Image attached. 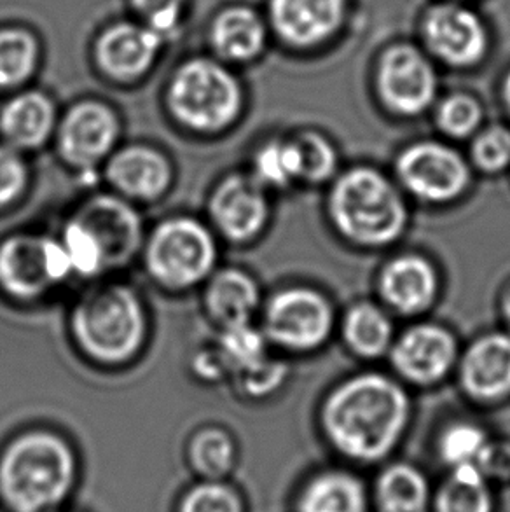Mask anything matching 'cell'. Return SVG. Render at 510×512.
Listing matches in <instances>:
<instances>
[{
	"label": "cell",
	"instance_id": "29",
	"mask_svg": "<svg viewBox=\"0 0 510 512\" xmlns=\"http://www.w3.org/2000/svg\"><path fill=\"white\" fill-rule=\"evenodd\" d=\"M215 348L228 373L240 374L268 359L266 338L261 331L247 324L221 327Z\"/></svg>",
	"mask_w": 510,
	"mask_h": 512
},
{
	"label": "cell",
	"instance_id": "11",
	"mask_svg": "<svg viewBox=\"0 0 510 512\" xmlns=\"http://www.w3.org/2000/svg\"><path fill=\"white\" fill-rule=\"evenodd\" d=\"M208 212L224 238L236 243L249 242L268 221V198L252 175L233 173L215 187Z\"/></svg>",
	"mask_w": 510,
	"mask_h": 512
},
{
	"label": "cell",
	"instance_id": "6",
	"mask_svg": "<svg viewBox=\"0 0 510 512\" xmlns=\"http://www.w3.org/2000/svg\"><path fill=\"white\" fill-rule=\"evenodd\" d=\"M217 242L207 224L175 215L159 222L147 238L145 268L166 289H189L207 282L217 264Z\"/></svg>",
	"mask_w": 510,
	"mask_h": 512
},
{
	"label": "cell",
	"instance_id": "35",
	"mask_svg": "<svg viewBox=\"0 0 510 512\" xmlns=\"http://www.w3.org/2000/svg\"><path fill=\"white\" fill-rule=\"evenodd\" d=\"M481 118V107L467 95L446 98L437 111V123L451 137H467L479 126Z\"/></svg>",
	"mask_w": 510,
	"mask_h": 512
},
{
	"label": "cell",
	"instance_id": "7",
	"mask_svg": "<svg viewBox=\"0 0 510 512\" xmlns=\"http://www.w3.org/2000/svg\"><path fill=\"white\" fill-rule=\"evenodd\" d=\"M74 277L60 238L14 235L0 243V289L11 298L35 299Z\"/></svg>",
	"mask_w": 510,
	"mask_h": 512
},
{
	"label": "cell",
	"instance_id": "5",
	"mask_svg": "<svg viewBox=\"0 0 510 512\" xmlns=\"http://www.w3.org/2000/svg\"><path fill=\"white\" fill-rule=\"evenodd\" d=\"M166 98L173 118L196 133L226 130L242 109V90L236 77L207 58L184 63L173 74Z\"/></svg>",
	"mask_w": 510,
	"mask_h": 512
},
{
	"label": "cell",
	"instance_id": "40",
	"mask_svg": "<svg viewBox=\"0 0 510 512\" xmlns=\"http://www.w3.org/2000/svg\"><path fill=\"white\" fill-rule=\"evenodd\" d=\"M283 378H285V366L276 360L269 359L245 373L236 374L238 385L242 387L245 394L252 395V397L273 392L282 383Z\"/></svg>",
	"mask_w": 510,
	"mask_h": 512
},
{
	"label": "cell",
	"instance_id": "13",
	"mask_svg": "<svg viewBox=\"0 0 510 512\" xmlns=\"http://www.w3.org/2000/svg\"><path fill=\"white\" fill-rule=\"evenodd\" d=\"M423 35L432 53L449 65H472L488 49V34L481 18L455 4L434 7L423 25Z\"/></svg>",
	"mask_w": 510,
	"mask_h": 512
},
{
	"label": "cell",
	"instance_id": "32",
	"mask_svg": "<svg viewBox=\"0 0 510 512\" xmlns=\"http://www.w3.org/2000/svg\"><path fill=\"white\" fill-rule=\"evenodd\" d=\"M58 238L67 252L74 275L95 278L109 270L104 247L98 242L97 236L91 233V229L76 217H70L65 222Z\"/></svg>",
	"mask_w": 510,
	"mask_h": 512
},
{
	"label": "cell",
	"instance_id": "33",
	"mask_svg": "<svg viewBox=\"0 0 510 512\" xmlns=\"http://www.w3.org/2000/svg\"><path fill=\"white\" fill-rule=\"evenodd\" d=\"M301 151L297 142L273 140L257 151L254 158V177L264 189L287 187L301 177Z\"/></svg>",
	"mask_w": 510,
	"mask_h": 512
},
{
	"label": "cell",
	"instance_id": "26",
	"mask_svg": "<svg viewBox=\"0 0 510 512\" xmlns=\"http://www.w3.org/2000/svg\"><path fill=\"white\" fill-rule=\"evenodd\" d=\"M490 479L479 465L449 469L448 478L434 492L432 512H493Z\"/></svg>",
	"mask_w": 510,
	"mask_h": 512
},
{
	"label": "cell",
	"instance_id": "2",
	"mask_svg": "<svg viewBox=\"0 0 510 512\" xmlns=\"http://www.w3.org/2000/svg\"><path fill=\"white\" fill-rule=\"evenodd\" d=\"M79 479L77 451L53 430H25L0 450V506L7 512L69 507Z\"/></svg>",
	"mask_w": 510,
	"mask_h": 512
},
{
	"label": "cell",
	"instance_id": "4",
	"mask_svg": "<svg viewBox=\"0 0 510 512\" xmlns=\"http://www.w3.org/2000/svg\"><path fill=\"white\" fill-rule=\"evenodd\" d=\"M332 221L339 231L360 245H386L399 238L407 212L399 191L369 168L346 173L331 196Z\"/></svg>",
	"mask_w": 510,
	"mask_h": 512
},
{
	"label": "cell",
	"instance_id": "21",
	"mask_svg": "<svg viewBox=\"0 0 510 512\" xmlns=\"http://www.w3.org/2000/svg\"><path fill=\"white\" fill-rule=\"evenodd\" d=\"M205 310L219 327L247 324L259 308V287L249 273L235 268L214 271L205 285Z\"/></svg>",
	"mask_w": 510,
	"mask_h": 512
},
{
	"label": "cell",
	"instance_id": "14",
	"mask_svg": "<svg viewBox=\"0 0 510 512\" xmlns=\"http://www.w3.org/2000/svg\"><path fill=\"white\" fill-rule=\"evenodd\" d=\"M105 179L125 200L152 203L172 184V165L156 147L131 144L112 153L105 167Z\"/></svg>",
	"mask_w": 510,
	"mask_h": 512
},
{
	"label": "cell",
	"instance_id": "38",
	"mask_svg": "<svg viewBox=\"0 0 510 512\" xmlns=\"http://www.w3.org/2000/svg\"><path fill=\"white\" fill-rule=\"evenodd\" d=\"M477 167L486 172L504 170L510 163V132L502 126H493L481 133L474 144Z\"/></svg>",
	"mask_w": 510,
	"mask_h": 512
},
{
	"label": "cell",
	"instance_id": "18",
	"mask_svg": "<svg viewBox=\"0 0 510 512\" xmlns=\"http://www.w3.org/2000/svg\"><path fill=\"white\" fill-rule=\"evenodd\" d=\"M456 359L453 336L437 326H418L407 331L393 348V364L407 380L421 385L441 380Z\"/></svg>",
	"mask_w": 510,
	"mask_h": 512
},
{
	"label": "cell",
	"instance_id": "42",
	"mask_svg": "<svg viewBox=\"0 0 510 512\" xmlns=\"http://www.w3.org/2000/svg\"><path fill=\"white\" fill-rule=\"evenodd\" d=\"M505 317H507V320H509L510 324V292L509 296H507V299H505Z\"/></svg>",
	"mask_w": 510,
	"mask_h": 512
},
{
	"label": "cell",
	"instance_id": "28",
	"mask_svg": "<svg viewBox=\"0 0 510 512\" xmlns=\"http://www.w3.org/2000/svg\"><path fill=\"white\" fill-rule=\"evenodd\" d=\"M39 62V46L25 30H0V90L27 83Z\"/></svg>",
	"mask_w": 510,
	"mask_h": 512
},
{
	"label": "cell",
	"instance_id": "24",
	"mask_svg": "<svg viewBox=\"0 0 510 512\" xmlns=\"http://www.w3.org/2000/svg\"><path fill=\"white\" fill-rule=\"evenodd\" d=\"M373 504L376 512H432L434 492L418 467L393 464L376 481Z\"/></svg>",
	"mask_w": 510,
	"mask_h": 512
},
{
	"label": "cell",
	"instance_id": "36",
	"mask_svg": "<svg viewBox=\"0 0 510 512\" xmlns=\"http://www.w3.org/2000/svg\"><path fill=\"white\" fill-rule=\"evenodd\" d=\"M301 151V179L310 182L325 180L336 167V154L331 144L317 133H304L297 140Z\"/></svg>",
	"mask_w": 510,
	"mask_h": 512
},
{
	"label": "cell",
	"instance_id": "23",
	"mask_svg": "<svg viewBox=\"0 0 510 512\" xmlns=\"http://www.w3.org/2000/svg\"><path fill=\"white\" fill-rule=\"evenodd\" d=\"M364 481L348 471H325L306 483L296 499V512H369Z\"/></svg>",
	"mask_w": 510,
	"mask_h": 512
},
{
	"label": "cell",
	"instance_id": "19",
	"mask_svg": "<svg viewBox=\"0 0 510 512\" xmlns=\"http://www.w3.org/2000/svg\"><path fill=\"white\" fill-rule=\"evenodd\" d=\"M56 126L55 105L41 91L18 93L0 111V135L16 151L44 146Z\"/></svg>",
	"mask_w": 510,
	"mask_h": 512
},
{
	"label": "cell",
	"instance_id": "8",
	"mask_svg": "<svg viewBox=\"0 0 510 512\" xmlns=\"http://www.w3.org/2000/svg\"><path fill=\"white\" fill-rule=\"evenodd\" d=\"M55 133L62 160L79 172H91L116 151L121 125L109 105L84 100L70 107Z\"/></svg>",
	"mask_w": 510,
	"mask_h": 512
},
{
	"label": "cell",
	"instance_id": "31",
	"mask_svg": "<svg viewBox=\"0 0 510 512\" xmlns=\"http://www.w3.org/2000/svg\"><path fill=\"white\" fill-rule=\"evenodd\" d=\"M173 512H247V506L228 479H196L177 497Z\"/></svg>",
	"mask_w": 510,
	"mask_h": 512
},
{
	"label": "cell",
	"instance_id": "3",
	"mask_svg": "<svg viewBox=\"0 0 510 512\" xmlns=\"http://www.w3.org/2000/svg\"><path fill=\"white\" fill-rule=\"evenodd\" d=\"M72 336L81 352L102 364L133 359L147 338L142 299L130 285H95L79 298L70 317Z\"/></svg>",
	"mask_w": 510,
	"mask_h": 512
},
{
	"label": "cell",
	"instance_id": "41",
	"mask_svg": "<svg viewBox=\"0 0 510 512\" xmlns=\"http://www.w3.org/2000/svg\"><path fill=\"white\" fill-rule=\"evenodd\" d=\"M504 97H505V102H507V107H509V111H510V74H509V76H507V79H505Z\"/></svg>",
	"mask_w": 510,
	"mask_h": 512
},
{
	"label": "cell",
	"instance_id": "20",
	"mask_svg": "<svg viewBox=\"0 0 510 512\" xmlns=\"http://www.w3.org/2000/svg\"><path fill=\"white\" fill-rule=\"evenodd\" d=\"M463 385L477 399H500L510 392V336L490 334L470 348L462 364Z\"/></svg>",
	"mask_w": 510,
	"mask_h": 512
},
{
	"label": "cell",
	"instance_id": "16",
	"mask_svg": "<svg viewBox=\"0 0 510 512\" xmlns=\"http://www.w3.org/2000/svg\"><path fill=\"white\" fill-rule=\"evenodd\" d=\"M269 18L283 41L308 48L338 30L345 18V0H271Z\"/></svg>",
	"mask_w": 510,
	"mask_h": 512
},
{
	"label": "cell",
	"instance_id": "44",
	"mask_svg": "<svg viewBox=\"0 0 510 512\" xmlns=\"http://www.w3.org/2000/svg\"><path fill=\"white\" fill-rule=\"evenodd\" d=\"M0 512H7L6 509H4V507L0 506Z\"/></svg>",
	"mask_w": 510,
	"mask_h": 512
},
{
	"label": "cell",
	"instance_id": "37",
	"mask_svg": "<svg viewBox=\"0 0 510 512\" xmlns=\"http://www.w3.org/2000/svg\"><path fill=\"white\" fill-rule=\"evenodd\" d=\"M28 182V168L16 151L7 144H0V208L11 205L20 198Z\"/></svg>",
	"mask_w": 510,
	"mask_h": 512
},
{
	"label": "cell",
	"instance_id": "30",
	"mask_svg": "<svg viewBox=\"0 0 510 512\" xmlns=\"http://www.w3.org/2000/svg\"><path fill=\"white\" fill-rule=\"evenodd\" d=\"M345 336L355 352L364 357H376L385 352L392 341V324L376 306H355L346 317Z\"/></svg>",
	"mask_w": 510,
	"mask_h": 512
},
{
	"label": "cell",
	"instance_id": "27",
	"mask_svg": "<svg viewBox=\"0 0 510 512\" xmlns=\"http://www.w3.org/2000/svg\"><path fill=\"white\" fill-rule=\"evenodd\" d=\"M187 464L198 479H228L235 471L238 450L228 430L205 425L187 441Z\"/></svg>",
	"mask_w": 510,
	"mask_h": 512
},
{
	"label": "cell",
	"instance_id": "39",
	"mask_svg": "<svg viewBox=\"0 0 510 512\" xmlns=\"http://www.w3.org/2000/svg\"><path fill=\"white\" fill-rule=\"evenodd\" d=\"M131 4L144 18V25L165 35L179 25L186 0H131Z\"/></svg>",
	"mask_w": 510,
	"mask_h": 512
},
{
	"label": "cell",
	"instance_id": "10",
	"mask_svg": "<svg viewBox=\"0 0 510 512\" xmlns=\"http://www.w3.org/2000/svg\"><path fill=\"white\" fill-rule=\"evenodd\" d=\"M402 184L421 200H455L469 184V168L460 154L441 144H416L400 154Z\"/></svg>",
	"mask_w": 510,
	"mask_h": 512
},
{
	"label": "cell",
	"instance_id": "9",
	"mask_svg": "<svg viewBox=\"0 0 510 512\" xmlns=\"http://www.w3.org/2000/svg\"><path fill=\"white\" fill-rule=\"evenodd\" d=\"M331 327V305L311 289L294 287L276 294L264 313V331L269 338L292 350L322 345Z\"/></svg>",
	"mask_w": 510,
	"mask_h": 512
},
{
	"label": "cell",
	"instance_id": "43",
	"mask_svg": "<svg viewBox=\"0 0 510 512\" xmlns=\"http://www.w3.org/2000/svg\"><path fill=\"white\" fill-rule=\"evenodd\" d=\"M55 512H79V511H76V509H70V507H63V509H60V511H55Z\"/></svg>",
	"mask_w": 510,
	"mask_h": 512
},
{
	"label": "cell",
	"instance_id": "1",
	"mask_svg": "<svg viewBox=\"0 0 510 512\" xmlns=\"http://www.w3.org/2000/svg\"><path fill=\"white\" fill-rule=\"evenodd\" d=\"M409 401L404 390L380 374H362L325 402L324 425L334 448L355 462H378L406 430Z\"/></svg>",
	"mask_w": 510,
	"mask_h": 512
},
{
	"label": "cell",
	"instance_id": "15",
	"mask_svg": "<svg viewBox=\"0 0 510 512\" xmlns=\"http://www.w3.org/2000/svg\"><path fill=\"white\" fill-rule=\"evenodd\" d=\"M104 247L111 266L130 261L142 240V222L130 201L119 194H97L74 214Z\"/></svg>",
	"mask_w": 510,
	"mask_h": 512
},
{
	"label": "cell",
	"instance_id": "25",
	"mask_svg": "<svg viewBox=\"0 0 510 512\" xmlns=\"http://www.w3.org/2000/svg\"><path fill=\"white\" fill-rule=\"evenodd\" d=\"M264 42L266 27L252 9L231 7L215 18L212 44L224 60L249 62L261 53Z\"/></svg>",
	"mask_w": 510,
	"mask_h": 512
},
{
	"label": "cell",
	"instance_id": "34",
	"mask_svg": "<svg viewBox=\"0 0 510 512\" xmlns=\"http://www.w3.org/2000/svg\"><path fill=\"white\" fill-rule=\"evenodd\" d=\"M490 441L483 430L472 423H458L449 427L439 441V455L449 469L462 465H479Z\"/></svg>",
	"mask_w": 510,
	"mask_h": 512
},
{
	"label": "cell",
	"instance_id": "22",
	"mask_svg": "<svg viewBox=\"0 0 510 512\" xmlns=\"http://www.w3.org/2000/svg\"><path fill=\"white\" fill-rule=\"evenodd\" d=\"M437 291L432 264L423 257L404 256L386 266L381 277V292L386 303L402 313L425 310Z\"/></svg>",
	"mask_w": 510,
	"mask_h": 512
},
{
	"label": "cell",
	"instance_id": "17",
	"mask_svg": "<svg viewBox=\"0 0 510 512\" xmlns=\"http://www.w3.org/2000/svg\"><path fill=\"white\" fill-rule=\"evenodd\" d=\"M163 35L147 25L119 23L105 30L97 44V62L107 76L121 81L140 77L151 69Z\"/></svg>",
	"mask_w": 510,
	"mask_h": 512
},
{
	"label": "cell",
	"instance_id": "12",
	"mask_svg": "<svg viewBox=\"0 0 510 512\" xmlns=\"http://www.w3.org/2000/svg\"><path fill=\"white\" fill-rule=\"evenodd\" d=\"M381 97L393 111L414 116L434 102L437 77L427 56L411 46H397L381 60Z\"/></svg>",
	"mask_w": 510,
	"mask_h": 512
}]
</instances>
